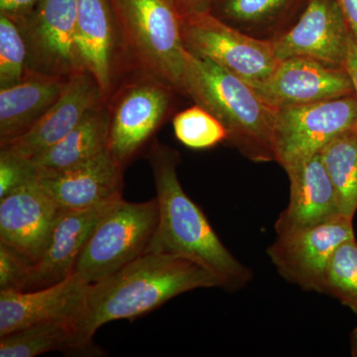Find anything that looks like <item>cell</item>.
<instances>
[{
    "instance_id": "277c9868",
    "label": "cell",
    "mask_w": 357,
    "mask_h": 357,
    "mask_svg": "<svg viewBox=\"0 0 357 357\" xmlns=\"http://www.w3.org/2000/svg\"><path fill=\"white\" fill-rule=\"evenodd\" d=\"M126 61L183 95L185 49L181 14L169 0H110Z\"/></svg>"
},
{
    "instance_id": "9a60e30c",
    "label": "cell",
    "mask_w": 357,
    "mask_h": 357,
    "mask_svg": "<svg viewBox=\"0 0 357 357\" xmlns=\"http://www.w3.org/2000/svg\"><path fill=\"white\" fill-rule=\"evenodd\" d=\"M62 210L39 180L0 199V241L32 264L41 257Z\"/></svg>"
},
{
    "instance_id": "484cf974",
    "label": "cell",
    "mask_w": 357,
    "mask_h": 357,
    "mask_svg": "<svg viewBox=\"0 0 357 357\" xmlns=\"http://www.w3.org/2000/svg\"><path fill=\"white\" fill-rule=\"evenodd\" d=\"M294 0H222L220 15L244 33L264 29L278 20Z\"/></svg>"
},
{
    "instance_id": "7a4b0ae2",
    "label": "cell",
    "mask_w": 357,
    "mask_h": 357,
    "mask_svg": "<svg viewBox=\"0 0 357 357\" xmlns=\"http://www.w3.org/2000/svg\"><path fill=\"white\" fill-rule=\"evenodd\" d=\"M208 288H220V280L198 263L167 253H145L91 284L84 333L93 340L96 331L105 324L138 318L181 294Z\"/></svg>"
},
{
    "instance_id": "52a82bcc",
    "label": "cell",
    "mask_w": 357,
    "mask_h": 357,
    "mask_svg": "<svg viewBox=\"0 0 357 357\" xmlns=\"http://www.w3.org/2000/svg\"><path fill=\"white\" fill-rule=\"evenodd\" d=\"M174 89L144 73L112 91L107 151L126 168L164 123L172 107Z\"/></svg>"
},
{
    "instance_id": "6da1fadb",
    "label": "cell",
    "mask_w": 357,
    "mask_h": 357,
    "mask_svg": "<svg viewBox=\"0 0 357 357\" xmlns=\"http://www.w3.org/2000/svg\"><path fill=\"white\" fill-rule=\"evenodd\" d=\"M147 159L159 206L158 225L147 252L187 258L215 275L220 288L243 290L252 280V271L225 248L204 211L185 194L177 173L180 155L155 140Z\"/></svg>"
},
{
    "instance_id": "4316f807",
    "label": "cell",
    "mask_w": 357,
    "mask_h": 357,
    "mask_svg": "<svg viewBox=\"0 0 357 357\" xmlns=\"http://www.w3.org/2000/svg\"><path fill=\"white\" fill-rule=\"evenodd\" d=\"M28 68V49L20 26L0 14V89L20 83Z\"/></svg>"
},
{
    "instance_id": "836d02e7",
    "label": "cell",
    "mask_w": 357,
    "mask_h": 357,
    "mask_svg": "<svg viewBox=\"0 0 357 357\" xmlns=\"http://www.w3.org/2000/svg\"><path fill=\"white\" fill-rule=\"evenodd\" d=\"M351 356L357 357V326L351 333Z\"/></svg>"
},
{
    "instance_id": "7c38bea8",
    "label": "cell",
    "mask_w": 357,
    "mask_h": 357,
    "mask_svg": "<svg viewBox=\"0 0 357 357\" xmlns=\"http://www.w3.org/2000/svg\"><path fill=\"white\" fill-rule=\"evenodd\" d=\"M351 37L337 0H309L297 22L271 40L280 61L304 57L345 68Z\"/></svg>"
},
{
    "instance_id": "ac0fdd59",
    "label": "cell",
    "mask_w": 357,
    "mask_h": 357,
    "mask_svg": "<svg viewBox=\"0 0 357 357\" xmlns=\"http://www.w3.org/2000/svg\"><path fill=\"white\" fill-rule=\"evenodd\" d=\"M103 100L93 75L86 70L77 72L69 77L62 95L47 114L24 135L4 146L34 158L62 140Z\"/></svg>"
},
{
    "instance_id": "8fae6325",
    "label": "cell",
    "mask_w": 357,
    "mask_h": 357,
    "mask_svg": "<svg viewBox=\"0 0 357 357\" xmlns=\"http://www.w3.org/2000/svg\"><path fill=\"white\" fill-rule=\"evenodd\" d=\"M251 86L275 109L354 95L345 68L304 57L281 60L268 79Z\"/></svg>"
},
{
    "instance_id": "4fadbf2b",
    "label": "cell",
    "mask_w": 357,
    "mask_h": 357,
    "mask_svg": "<svg viewBox=\"0 0 357 357\" xmlns=\"http://www.w3.org/2000/svg\"><path fill=\"white\" fill-rule=\"evenodd\" d=\"M76 47L81 69L93 75L107 100L128 63L110 0H77Z\"/></svg>"
},
{
    "instance_id": "ffe728a7",
    "label": "cell",
    "mask_w": 357,
    "mask_h": 357,
    "mask_svg": "<svg viewBox=\"0 0 357 357\" xmlns=\"http://www.w3.org/2000/svg\"><path fill=\"white\" fill-rule=\"evenodd\" d=\"M68 79L29 70L20 83L0 89V146L28 132L57 102Z\"/></svg>"
},
{
    "instance_id": "2e32d148",
    "label": "cell",
    "mask_w": 357,
    "mask_h": 357,
    "mask_svg": "<svg viewBox=\"0 0 357 357\" xmlns=\"http://www.w3.org/2000/svg\"><path fill=\"white\" fill-rule=\"evenodd\" d=\"M123 171L107 149L65 170L42 171L39 182L61 210H84L121 198Z\"/></svg>"
},
{
    "instance_id": "d6986e66",
    "label": "cell",
    "mask_w": 357,
    "mask_h": 357,
    "mask_svg": "<svg viewBox=\"0 0 357 357\" xmlns=\"http://www.w3.org/2000/svg\"><path fill=\"white\" fill-rule=\"evenodd\" d=\"M290 182L288 206L275 223V231L314 227L342 217L337 197L319 153L284 169Z\"/></svg>"
},
{
    "instance_id": "5bb4252c",
    "label": "cell",
    "mask_w": 357,
    "mask_h": 357,
    "mask_svg": "<svg viewBox=\"0 0 357 357\" xmlns=\"http://www.w3.org/2000/svg\"><path fill=\"white\" fill-rule=\"evenodd\" d=\"M91 285L73 273L37 290H0V337L55 319H81L84 325Z\"/></svg>"
},
{
    "instance_id": "5b68a950",
    "label": "cell",
    "mask_w": 357,
    "mask_h": 357,
    "mask_svg": "<svg viewBox=\"0 0 357 357\" xmlns=\"http://www.w3.org/2000/svg\"><path fill=\"white\" fill-rule=\"evenodd\" d=\"M158 220L156 198L143 203L116 199L84 244L74 273L93 284L133 262L147 252Z\"/></svg>"
},
{
    "instance_id": "8992f818",
    "label": "cell",
    "mask_w": 357,
    "mask_h": 357,
    "mask_svg": "<svg viewBox=\"0 0 357 357\" xmlns=\"http://www.w3.org/2000/svg\"><path fill=\"white\" fill-rule=\"evenodd\" d=\"M185 49L255 86L270 77L279 60L271 39L237 29L211 10L181 15Z\"/></svg>"
},
{
    "instance_id": "e575fe53",
    "label": "cell",
    "mask_w": 357,
    "mask_h": 357,
    "mask_svg": "<svg viewBox=\"0 0 357 357\" xmlns=\"http://www.w3.org/2000/svg\"><path fill=\"white\" fill-rule=\"evenodd\" d=\"M169 1H171V2H172V3L175 4L176 0H169Z\"/></svg>"
},
{
    "instance_id": "9c48e42d",
    "label": "cell",
    "mask_w": 357,
    "mask_h": 357,
    "mask_svg": "<svg viewBox=\"0 0 357 357\" xmlns=\"http://www.w3.org/2000/svg\"><path fill=\"white\" fill-rule=\"evenodd\" d=\"M356 238L354 220L344 217L314 227L276 231L267 255L279 274L305 291L323 293L328 265L337 249Z\"/></svg>"
},
{
    "instance_id": "603a6c76",
    "label": "cell",
    "mask_w": 357,
    "mask_h": 357,
    "mask_svg": "<svg viewBox=\"0 0 357 357\" xmlns=\"http://www.w3.org/2000/svg\"><path fill=\"white\" fill-rule=\"evenodd\" d=\"M332 181L340 215L354 220L357 211V133L345 131L319 151Z\"/></svg>"
},
{
    "instance_id": "f546056e",
    "label": "cell",
    "mask_w": 357,
    "mask_h": 357,
    "mask_svg": "<svg viewBox=\"0 0 357 357\" xmlns=\"http://www.w3.org/2000/svg\"><path fill=\"white\" fill-rule=\"evenodd\" d=\"M40 0H0V14L20 24L38 6Z\"/></svg>"
},
{
    "instance_id": "44dd1931",
    "label": "cell",
    "mask_w": 357,
    "mask_h": 357,
    "mask_svg": "<svg viewBox=\"0 0 357 357\" xmlns=\"http://www.w3.org/2000/svg\"><path fill=\"white\" fill-rule=\"evenodd\" d=\"M109 112L105 100L89 110L83 121L50 149L33 161L43 172H58L95 158L107 149Z\"/></svg>"
},
{
    "instance_id": "d4e9b609",
    "label": "cell",
    "mask_w": 357,
    "mask_h": 357,
    "mask_svg": "<svg viewBox=\"0 0 357 357\" xmlns=\"http://www.w3.org/2000/svg\"><path fill=\"white\" fill-rule=\"evenodd\" d=\"M323 293L357 314V241H345L335 251L326 271Z\"/></svg>"
},
{
    "instance_id": "3957f363",
    "label": "cell",
    "mask_w": 357,
    "mask_h": 357,
    "mask_svg": "<svg viewBox=\"0 0 357 357\" xmlns=\"http://www.w3.org/2000/svg\"><path fill=\"white\" fill-rule=\"evenodd\" d=\"M183 95L220 121L230 144L257 163L275 161L276 109L241 77L187 50Z\"/></svg>"
},
{
    "instance_id": "4dcf8cb0",
    "label": "cell",
    "mask_w": 357,
    "mask_h": 357,
    "mask_svg": "<svg viewBox=\"0 0 357 357\" xmlns=\"http://www.w3.org/2000/svg\"><path fill=\"white\" fill-rule=\"evenodd\" d=\"M349 25L352 37L357 42V0H337Z\"/></svg>"
},
{
    "instance_id": "cb8c5ba5",
    "label": "cell",
    "mask_w": 357,
    "mask_h": 357,
    "mask_svg": "<svg viewBox=\"0 0 357 357\" xmlns=\"http://www.w3.org/2000/svg\"><path fill=\"white\" fill-rule=\"evenodd\" d=\"M173 128L177 139L191 149H208L227 139L225 126L198 105L178 112L174 117Z\"/></svg>"
},
{
    "instance_id": "1f68e13d",
    "label": "cell",
    "mask_w": 357,
    "mask_h": 357,
    "mask_svg": "<svg viewBox=\"0 0 357 357\" xmlns=\"http://www.w3.org/2000/svg\"><path fill=\"white\" fill-rule=\"evenodd\" d=\"M215 0H176L175 6L177 7L181 15L199 11L211 10V4Z\"/></svg>"
},
{
    "instance_id": "ba28073f",
    "label": "cell",
    "mask_w": 357,
    "mask_h": 357,
    "mask_svg": "<svg viewBox=\"0 0 357 357\" xmlns=\"http://www.w3.org/2000/svg\"><path fill=\"white\" fill-rule=\"evenodd\" d=\"M357 119L354 95L276 109L275 161L282 168L318 154L337 136L351 130Z\"/></svg>"
},
{
    "instance_id": "30bf717a",
    "label": "cell",
    "mask_w": 357,
    "mask_h": 357,
    "mask_svg": "<svg viewBox=\"0 0 357 357\" xmlns=\"http://www.w3.org/2000/svg\"><path fill=\"white\" fill-rule=\"evenodd\" d=\"M77 0H40L22 23L28 68L35 72L70 77L83 70L77 59Z\"/></svg>"
},
{
    "instance_id": "f1b7e54d",
    "label": "cell",
    "mask_w": 357,
    "mask_h": 357,
    "mask_svg": "<svg viewBox=\"0 0 357 357\" xmlns=\"http://www.w3.org/2000/svg\"><path fill=\"white\" fill-rule=\"evenodd\" d=\"M31 265L18 251L0 241V290H24Z\"/></svg>"
},
{
    "instance_id": "e0dca14e",
    "label": "cell",
    "mask_w": 357,
    "mask_h": 357,
    "mask_svg": "<svg viewBox=\"0 0 357 357\" xmlns=\"http://www.w3.org/2000/svg\"><path fill=\"white\" fill-rule=\"evenodd\" d=\"M116 199L84 210L62 211L41 257L30 268L23 291L48 287L74 273L84 244L98 220Z\"/></svg>"
},
{
    "instance_id": "83f0119b",
    "label": "cell",
    "mask_w": 357,
    "mask_h": 357,
    "mask_svg": "<svg viewBox=\"0 0 357 357\" xmlns=\"http://www.w3.org/2000/svg\"><path fill=\"white\" fill-rule=\"evenodd\" d=\"M42 169L32 158L9 146H0V199L40 180Z\"/></svg>"
},
{
    "instance_id": "7402d4cb",
    "label": "cell",
    "mask_w": 357,
    "mask_h": 357,
    "mask_svg": "<svg viewBox=\"0 0 357 357\" xmlns=\"http://www.w3.org/2000/svg\"><path fill=\"white\" fill-rule=\"evenodd\" d=\"M93 340L81 319L42 321L0 337V356L35 357L51 351L79 352Z\"/></svg>"
},
{
    "instance_id": "d6a6232c",
    "label": "cell",
    "mask_w": 357,
    "mask_h": 357,
    "mask_svg": "<svg viewBox=\"0 0 357 357\" xmlns=\"http://www.w3.org/2000/svg\"><path fill=\"white\" fill-rule=\"evenodd\" d=\"M345 69L347 70L349 74L351 75L352 82H354V93L357 98V42L354 37H351L349 40V53H347V64ZM354 130L357 133V119Z\"/></svg>"
}]
</instances>
